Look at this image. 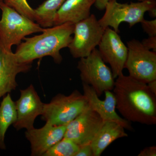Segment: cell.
I'll list each match as a JSON object with an SVG mask.
<instances>
[{
    "label": "cell",
    "instance_id": "cell-9",
    "mask_svg": "<svg viewBox=\"0 0 156 156\" xmlns=\"http://www.w3.org/2000/svg\"><path fill=\"white\" fill-rule=\"evenodd\" d=\"M98 46L101 56L110 66L114 79L123 74L128 49L118 33L106 27Z\"/></svg>",
    "mask_w": 156,
    "mask_h": 156
},
{
    "label": "cell",
    "instance_id": "cell-22",
    "mask_svg": "<svg viewBox=\"0 0 156 156\" xmlns=\"http://www.w3.org/2000/svg\"><path fill=\"white\" fill-rule=\"evenodd\" d=\"M141 43L147 50L156 52V36L149 37L147 38L144 39Z\"/></svg>",
    "mask_w": 156,
    "mask_h": 156
},
{
    "label": "cell",
    "instance_id": "cell-4",
    "mask_svg": "<svg viewBox=\"0 0 156 156\" xmlns=\"http://www.w3.org/2000/svg\"><path fill=\"white\" fill-rule=\"evenodd\" d=\"M88 107L87 98L78 90L69 95L58 94L44 103L41 119L54 126L67 125Z\"/></svg>",
    "mask_w": 156,
    "mask_h": 156
},
{
    "label": "cell",
    "instance_id": "cell-29",
    "mask_svg": "<svg viewBox=\"0 0 156 156\" xmlns=\"http://www.w3.org/2000/svg\"><path fill=\"white\" fill-rule=\"evenodd\" d=\"M139 1H143V0H139Z\"/></svg>",
    "mask_w": 156,
    "mask_h": 156
},
{
    "label": "cell",
    "instance_id": "cell-14",
    "mask_svg": "<svg viewBox=\"0 0 156 156\" xmlns=\"http://www.w3.org/2000/svg\"><path fill=\"white\" fill-rule=\"evenodd\" d=\"M32 63L20 62L12 51H6L0 47V98L16 89L17 75L27 73Z\"/></svg>",
    "mask_w": 156,
    "mask_h": 156
},
{
    "label": "cell",
    "instance_id": "cell-21",
    "mask_svg": "<svg viewBox=\"0 0 156 156\" xmlns=\"http://www.w3.org/2000/svg\"><path fill=\"white\" fill-rule=\"evenodd\" d=\"M143 29L149 37L156 36V19L147 20L144 19L140 23Z\"/></svg>",
    "mask_w": 156,
    "mask_h": 156
},
{
    "label": "cell",
    "instance_id": "cell-27",
    "mask_svg": "<svg viewBox=\"0 0 156 156\" xmlns=\"http://www.w3.org/2000/svg\"><path fill=\"white\" fill-rule=\"evenodd\" d=\"M148 12L149 13L151 17H153V18H154V17L155 18L156 17V7H155V8L152 9L151 10Z\"/></svg>",
    "mask_w": 156,
    "mask_h": 156
},
{
    "label": "cell",
    "instance_id": "cell-11",
    "mask_svg": "<svg viewBox=\"0 0 156 156\" xmlns=\"http://www.w3.org/2000/svg\"><path fill=\"white\" fill-rule=\"evenodd\" d=\"M20 92V97L15 102L17 118L13 127L17 131L30 130L34 128L36 119L41 115L44 103L33 85Z\"/></svg>",
    "mask_w": 156,
    "mask_h": 156
},
{
    "label": "cell",
    "instance_id": "cell-12",
    "mask_svg": "<svg viewBox=\"0 0 156 156\" xmlns=\"http://www.w3.org/2000/svg\"><path fill=\"white\" fill-rule=\"evenodd\" d=\"M66 128V125L56 126L46 123L42 128L27 130L25 137L30 144L31 155L43 156L64 137Z\"/></svg>",
    "mask_w": 156,
    "mask_h": 156
},
{
    "label": "cell",
    "instance_id": "cell-28",
    "mask_svg": "<svg viewBox=\"0 0 156 156\" xmlns=\"http://www.w3.org/2000/svg\"><path fill=\"white\" fill-rule=\"evenodd\" d=\"M4 1H5V0H0V2H4Z\"/></svg>",
    "mask_w": 156,
    "mask_h": 156
},
{
    "label": "cell",
    "instance_id": "cell-19",
    "mask_svg": "<svg viewBox=\"0 0 156 156\" xmlns=\"http://www.w3.org/2000/svg\"><path fill=\"white\" fill-rule=\"evenodd\" d=\"M80 148L71 140L63 137L48 150L43 156H75Z\"/></svg>",
    "mask_w": 156,
    "mask_h": 156
},
{
    "label": "cell",
    "instance_id": "cell-20",
    "mask_svg": "<svg viewBox=\"0 0 156 156\" xmlns=\"http://www.w3.org/2000/svg\"><path fill=\"white\" fill-rule=\"evenodd\" d=\"M4 2L19 14L35 21L34 10L30 6L27 0H5Z\"/></svg>",
    "mask_w": 156,
    "mask_h": 156
},
{
    "label": "cell",
    "instance_id": "cell-26",
    "mask_svg": "<svg viewBox=\"0 0 156 156\" xmlns=\"http://www.w3.org/2000/svg\"><path fill=\"white\" fill-rule=\"evenodd\" d=\"M147 84L151 92L156 95V80L151 81Z\"/></svg>",
    "mask_w": 156,
    "mask_h": 156
},
{
    "label": "cell",
    "instance_id": "cell-3",
    "mask_svg": "<svg viewBox=\"0 0 156 156\" xmlns=\"http://www.w3.org/2000/svg\"><path fill=\"white\" fill-rule=\"evenodd\" d=\"M0 47L4 50L12 51V46L20 44L27 36L44 30L37 23L19 14L4 2H0Z\"/></svg>",
    "mask_w": 156,
    "mask_h": 156
},
{
    "label": "cell",
    "instance_id": "cell-18",
    "mask_svg": "<svg viewBox=\"0 0 156 156\" xmlns=\"http://www.w3.org/2000/svg\"><path fill=\"white\" fill-rule=\"evenodd\" d=\"M66 0H46L34 9L35 21L44 28L53 26V21L56 11Z\"/></svg>",
    "mask_w": 156,
    "mask_h": 156
},
{
    "label": "cell",
    "instance_id": "cell-16",
    "mask_svg": "<svg viewBox=\"0 0 156 156\" xmlns=\"http://www.w3.org/2000/svg\"><path fill=\"white\" fill-rule=\"evenodd\" d=\"M125 129L115 121L104 120L91 143L94 156H100L106 148L116 140L127 137L128 135Z\"/></svg>",
    "mask_w": 156,
    "mask_h": 156
},
{
    "label": "cell",
    "instance_id": "cell-5",
    "mask_svg": "<svg viewBox=\"0 0 156 156\" xmlns=\"http://www.w3.org/2000/svg\"><path fill=\"white\" fill-rule=\"evenodd\" d=\"M156 7L155 0H143L138 2L122 4L116 0H109L105 11L98 22L104 28L111 27L118 33L122 23H128L130 27L141 23L144 14Z\"/></svg>",
    "mask_w": 156,
    "mask_h": 156
},
{
    "label": "cell",
    "instance_id": "cell-25",
    "mask_svg": "<svg viewBox=\"0 0 156 156\" xmlns=\"http://www.w3.org/2000/svg\"><path fill=\"white\" fill-rule=\"evenodd\" d=\"M109 0H95L94 5L98 9L103 10L105 9V6Z\"/></svg>",
    "mask_w": 156,
    "mask_h": 156
},
{
    "label": "cell",
    "instance_id": "cell-13",
    "mask_svg": "<svg viewBox=\"0 0 156 156\" xmlns=\"http://www.w3.org/2000/svg\"><path fill=\"white\" fill-rule=\"evenodd\" d=\"M83 95L87 98L89 106L96 112L104 120H112L122 125L126 129L133 130L131 122L120 116L116 112V101L112 91L104 92L105 98H99L95 90L87 84L83 83Z\"/></svg>",
    "mask_w": 156,
    "mask_h": 156
},
{
    "label": "cell",
    "instance_id": "cell-1",
    "mask_svg": "<svg viewBox=\"0 0 156 156\" xmlns=\"http://www.w3.org/2000/svg\"><path fill=\"white\" fill-rule=\"evenodd\" d=\"M116 109L125 119L146 125L156 124V95L147 84L130 76L116 78L112 90Z\"/></svg>",
    "mask_w": 156,
    "mask_h": 156
},
{
    "label": "cell",
    "instance_id": "cell-10",
    "mask_svg": "<svg viewBox=\"0 0 156 156\" xmlns=\"http://www.w3.org/2000/svg\"><path fill=\"white\" fill-rule=\"evenodd\" d=\"M104 120L89 107L66 125L64 137L78 145L91 144Z\"/></svg>",
    "mask_w": 156,
    "mask_h": 156
},
{
    "label": "cell",
    "instance_id": "cell-24",
    "mask_svg": "<svg viewBox=\"0 0 156 156\" xmlns=\"http://www.w3.org/2000/svg\"><path fill=\"white\" fill-rule=\"evenodd\" d=\"M138 156H156V147H148L144 148L143 150L140 151L138 154Z\"/></svg>",
    "mask_w": 156,
    "mask_h": 156
},
{
    "label": "cell",
    "instance_id": "cell-15",
    "mask_svg": "<svg viewBox=\"0 0 156 156\" xmlns=\"http://www.w3.org/2000/svg\"><path fill=\"white\" fill-rule=\"evenodd\" d=\"M95 0H66L56 11L53 26L67 22L75 24L91 15L90 9Z\"/></svg>",
    "mask_w": 156,
    "mask_h": 156
},
{
    "label": "cell",
    "instance_id": "cell-8",
    "mask_svg": "<svg viewBox=\"0 0 156 156\" xmlns=\"http://www.w3.org/2000/svg\"><path fill=\"white\" fill-rule=\"evenodd\" d=\"M105 29L93 14L75 23L74 35L68 47L73 57L80 58L89 56L99 44Z\"/></svg>",
    "mask_w": 156,
    "mask_h": 156
},
{
    "label": "cell",
    "instance_id": "cell-17",
    "mask_svg": "<svg viewBox=\"0 0 156 156\" xmlns=\"http://www.w3.org/2000/svg\"><path fill=\"white\" fill-rule=\"evenodd\" d=\"M15 102L9 93L3 97L0 104V149L5 150V136L6 131L17 120Z\"/></svg>",
    "mask_w": 156,
    "mask_h": 156
},
{
    "label": "cell",
    "instance_id": "cell-23",
    "mask_svg": "<svg viewBox=\"0 0 156 156\" xmlns=\"http://www.w3.org/2000/svg\"><path fill=\"white\" fill-rule=\"evenodd\" d=\"M75 156H94L91 144L80 146Z\"/></svg>",
    "mask_w": 156,
    "mask_h": 156
},
{
    "label": "cell",
    "instance_id": "cell-6",
    "mask_svg": "<svg viewBox=\"0 0 156 156\" xmlns=\"http://www.w3.org/2000/svg\"><path fill=\"white\" fill-rule=\"evenodd\" d=\"M77 68L82 83L92 87L99 97L105 91L113 89L115 81L112 70L96 48L89 56L80 58Z\"/></svg>",
    "mask_w": 156,
    "mask_h": 156
},
{
    "label": "cell",
    "instance_id": "cell-2",
    "mask_svg": "<svg viewBox=\"0 0 156 156\" xmlns=\"http://www.w3.org/2000/svg\"><path fill=\"white\" fill-rule=\"evenodd\" d=\"M75 24L67 22L44 29L39 35L24 38V42L17 45L14 53L18 61L32 63L34 60L50 56L57 64L62 58L60 51L68 47L72 40Z\"/></svg>",
    "mask_w": 156,
    "mask_h": 156
},
{
    "label": "cell",
    "instance_id": "cell-7",
    "mask_svg": "<svg viewBox=\"0 0 156 156\" xmlns=\"http://www.w3.org/2000/svg\"><path fill=\"white\" fill-rule=\"evenodd\" d=\"M127 48L125 68L129 76L145 83L156 80V52L147 50L135 39L127 43Z\"/></svg>",
    "mask_w": 156,
    "mask_h": 156
}]
</instances>
